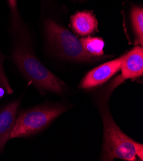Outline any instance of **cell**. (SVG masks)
<instances>
[{
  "instance_id": "52a82bcc",
  "label": "cell",
  "mask_w": 143,
  "mask_h": 161,
  "mask_svg": "<svg viewBox=\"0 0 143 161\" xmlns=\"http://www.w3.org/2000/svg\"><path fill=\"white\" fill-rule=\"evenodd\" d=\"M21 100H15L0 108V155L5 150L16 119Z\"/></svg>"
},
{
  "instance_id": "30bf717a",
  "label": "cell",
  "mask_w": 143,
  "mask_h": 161,
  "mask_svg": "<svg viewBox=\"0 0 143 161\" xmlns=\"http://www.w3.org/2000/svg\"><path fill=\"white\" fill-rule=\"evenodd\" d=\"M132 26L135 31V44H143V10L142 7H133L131 12Z\"/></svg>"
},
{
  "instance_id": "9c48e42d",
  "label": "cell",
  "mask_w": 143,
  "mask_h": 161,
  "mask_svg": "<svg viewBox=\"0 0 143 161\" xmlns=\"http://www.w3.org/2000/svg\"><path fill=\"white\" fill-rule=\"evenodd\" d=\"M80 41L84 49L92 55L100 57L104 53V41L99 37L81 38Z\"/></svg>"
},
{
  "instance_id": "8992f818",
  "label": "cell",
  "mask_w": 143,
  "mask_h": 161,
  "mask_svg": "<svg viewBox=\"0 0 143 161\" xmlns=\"http://www.w3.org/2000/svg\"><path fill=\"white\" fill-rule=\"evenodd\" d=\"M120 69L121 75L116 79V86L128 79H135L143 75L142 46H135L124 55Z\"/></svg>"
},
{
  "instance_id": "6da1fadb",
  "label": "cell",
  "mask_w": 143,
  "mask_h": 161,
  "mask_svg": "<svg viewBox=\"0 0 143 161\" xmlns=\"http://www.w3.org/2000/svg\"><path fill=\"white\" fill-rule=\"evenodd\" d=\"M13 44L11 58L21 74L41 94L50 92L62 94L65 87L63 82L52 73L36 56L26 25L18 8H10Z\"/></svg>"
},
{
  "instance_id": "5b68a950",
  "label": "cell",
  "mask_w": 143,
  "mask_h": 161,
  "mask_svg": "<svg viewBox=\"0 0 143 161\" xmlns=\"http://www.w3.org/2000/svg\"><path fill=\"white\" fill-rule=\"evenodd\" d=\"M123 57L124 55L92 69L84 77L79 87L80 89H90L104 84L119 71Z\"/></svg>"
},
{
  "instance_id": "ba28073f",
  "label": "cell",
  "mask_w": 143,
  "mask_h": 161,
  "mask_svg": "<svg viewBox=\"0 0 143 161\" xmlns=\"http://www.w3.org/2000/svg\"><path fill=\"white\" fill-rule=\"evenodd\" d=\"M71 24L75 33L82 36L91 35L98 30V21L94 14L89 11L79 12L73 15Z\"/></svg>"
},
{
  "instance_id": "8fae6325",
  "label": "cell",
  "mask_w": 143,
  "mask_h": 161,
  "mask_svg": "<svg viewBox=\"0 0 143 161\" xmlns=\"http://www.w3.org/2000/svg\"><path fill=\"white\" fill-rule=\"evenodd\" d=\"M6 57L0 50V87L3 88L8 94H11L14 91L9 83L8 77L4 69V61Z\"/></svg>"
},
{
  "instance_id": "3957f363",
  "label": "cell",
  "mask_w": 143,
  "mask_h": 161,
  "mask_svg": "<svg viewBox=\"0 0 143 161\" xmlns=\"http://www.w3.org/2000/svg\"><path fill=\"white\" fill-rule=\"evenodd\" d=\"M67 110L62 105L41 104L18 112L10 139L35 136Z\"/></svg>"
},
{
  "instance_id": "7c38bea8",
  "label": "cell",
  "mask_w": 143,
  "mask_h": 161,
  "mask_svg": "<svg viewBox=\"0 0 143 161\" xmlns=\"http://www.w3.org/2000/svg\"><path fill=\"white\" fill-rule=\"evenodd\" d=\"M5 92H5V89H4L3 88L0 87V98L3 97V96L5 94Z\"/></svg>"
},
{
  "instance_id": "7a4b0ae2",
  "label": "cell",
  "mask_w": 143,
  "mask_h": 161,
  "mask_svg": "<svg viewBox=\"0 0 143 161\" xmlns=\"http://www.w3.org/2000/svg\"><path fill=\"white\" fill-rule=\"evenodd\" d=\"M103 123L102 160L119 158L126 161L136 160V155L143 160V145L126 136L116 125L109 110L103 108Z\"/></svg>"
},
{
  "instance_id": "277c9868",
  "label": "cell",
  "mask_w": 143,
  "mask_h": 161,
  "mask_svg": "<svg viewBox=\"0 0 143 161\" xmlns=\"http://www.w3.org/2000/svg\"><path fill=\"white\" fill-rule=\"evenodd\" d=\"M44 34L50 47L62 57L77 62H94L100 59L87 52L82 43L67 29L50 19L44 23Z\"/></svg>"
}]
</instances>
